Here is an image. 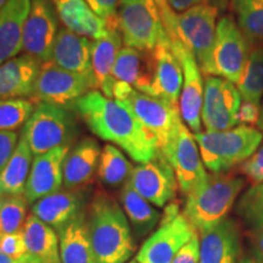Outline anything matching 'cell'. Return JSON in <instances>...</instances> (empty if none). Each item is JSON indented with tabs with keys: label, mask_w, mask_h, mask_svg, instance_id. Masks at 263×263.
Returning <instances> with one entry per match:
<instances>
[{
	"label": "cell",
	"mask_w": 263,
	"mask_h": 263,
	"mask_svg": "<svg viewBox=\"0 0 263 263\" xmlns=\"http://www.w3.org/2000/svg\"><path fill=\"white\" fill-rule=\"evenodd\" d=\"M87 127L100 139L116 144L136 162L145 163L160 155L157 140L120 101L93 89L73 105Z\"/></svg>",
	"instance_id": "cell-1"
},
{
	"label": "cell",
	"mask_w": 263,
	"mask_h": 263,
	"mask_svg": "<svg viewBox=\"0 0 263 263\" xmlns=\"http://www.w3.org/2000/svg\"><path fill=\"white\" fill-rule=\"evenodd\" d=\"M88 229L97 263H124L136 244L126 213L112 197L99 194L87 212Z\"/></svg>",
	"instance_id": "cell-2"
},
{
	"label": "cell",
	"mask_w": 263,
	"mask_h": 263,
	"mask_svg": "<svg viewBox=\"0 0 263 263\" xmlns=\"http://www.w3.org/2000/svg\"><path fill=\"white\" fill-rule=\"evenodd\" d=\"M244 179L232 173H213L189 195L183 215L196 232L206 233L224 221L244 186Z\"/></svg>",
	"instance_id": "cell-3"
},
{
	"label": "cell",
	"mask_w": 263,
	"mask_h": 263,
	"mask_svg": "<svg viewBox=\"0 0 263 263\" xmlns=\"http://www.w3.org/2000/svg\"><path fill=\"white\" fill-rule=\"evenodd\" d=\"M205 167L212 173H227L250 159L263 140V133L251 126H238L223 132L194 134Z\"/></svg>",
	"instance_id": "cell-4"
},
{
	"label": "cell",
	"mask_w": 263,
	"mask_h": 263,
	"mask_svg": "<svg viewBox=\"0 0 263 263\" xmlns=\"http://www.w3.org/2000/svg\"><path fill=\"white\" fill-rule=\"evenodd\" d=\"M112 98L124 105L147 133L155 138L159 143L160 153L183 121L179 105H173L161 98L141 93L123 82L116 81Z\"/></svg>",
	"instance_id": "cell-5"
},
{
	"label": "cell",
	"mask_w": 263,
	"mask_h": 263,
	"mask_svg": "<svg viewBox=\"0 0 263 263\" xmlns=\"http://www.w3.org/2000/svg\"><path fill=\"white\" fill-rule=\"evenodd\" d=\"M76 130L77 124L71 108L39 103L21 134L35 157L57 147L71 145Z\"/></svg>",
	"instance_id": "cell-6"
},
{
	"label": "cell",
	"mask_w": 263,
	"mask_h": 263,
	"mask_svg": "<svg viewBox=\"0 0 263 263\" xmlns=\"http://www.w3.org/2000/svg\"><path fill=\"white\" fill-rule=\"evenodd\" d=\"M116 20L124 47L154 50L168 37L155 0H120Z\"/></svg>",
	"instance_id": "cell-7"
},
{
	"label": "cell",
	"mask_w": 263,
	"mask_h": 263,
	"mask_svg": "<svg viewBox=\"0 0 263 263\" xmlns=\"http://www.w3.org/2000/svg\"><path fill=\"white\" fill-rule=\"evenodd\" d=\"M219 9L212 4L193 6L176 14L170 38H178L193 52L200 70L207 74L213 43L216 38V20Z\"/></svg>",
	"instance_id": "cell-8"
},
{
	"label": "cell",
	"mask_w": 263,
	"mask_h": 263,
	"mask_svg": "<svg viewBox=\"0 0 263 263\" xmlns=\"http://www.w3.org/2000/svg\"><path fill=\"white\" fill-rule=\"evenodd\" d=\"M197 234L177 203L166 207L159 229L145 240L138 254V263H171L178 252Z\"/></svg>",
	"instance_id": "cell-9"
},
{
	"label": "cell",
	"mask_w": 263,
	"mask_h": 263,
	"mask_svg": "<svg viewBox=\"0 0 263 263\" xmlns=\"http://www.w3.org/2000/svg\"><path fill=\"white\" fill-rule=\"evenodd\" d=\"M252 48L234 20L230 16H223L217 22L216 38L206 76H216L238 84Z\"/></svg>",
	"instance_id": "cell-10"
},
{
	"label": "cell",
	"mask_w": 263,
	"mask_h": 263,
	"mask_svg": "<svg viewBox=\"0 0 263 263\" xmlns=\"http://www.w3.org/2000/svg\"><path fill=\"white\" fill-rule=\"evenodd\" d=\"M93 89H97V85L91 76L62 70L48 61L42 64L33 99L39 103L72 108L77 100Z\"/></svg>",
	"instance_id": "cell-11"
},
{
	"label": "cell",
	"mask_w": 263,
	"mask_h": 263,
	"mask_svg": "<svg viewBox=\"0 0 263 263\" xmlns=\"http://www.w3.org/2000/svg\"><path fill=\"white\" fill-rule=\"evenodd\" d=\"M160 154L173 168L178 188L184 195L199 188L209 177L194 134L183 121Z\"/></svg>",
	"instance_id": "cell-12"
},
{
	"label": "cell",
	"mask_w": 263,
	"mask_h": 263,
	"mask_svg": "<svg viewBox=\"0 0 263 263\" xmlns=\"http://www.w3.org/2000/svg\"><path fill=\"white\" fill-rule=\"evenodd\" d=\"M241 95L232 82L206 76L201 121L207 132H223L238 124Z\"/></svg>",
	"instance_id": "cell-13"
},
{
	"label": "cell",
	"mask_w": 263,
	"mask_h": 263,
	"mask_svg": "<svg viewBox=\"0 0 263 263\" xmlns=\"http://www.w3.org/2000/svg\"><path fill=\"white\" fill-rule=\"evenodd\" d=\"M58 33L59 16L52 0H31L24 26L22 51L42 64L50 61Z\"/></svg>",
	"instance_id": "cell-14"
},
{
	"label": "cell",
	"mask_w": 263,
	"mask_h": 263,
	"mask_svg": "<svg viewBox=\"0 0 263 263\" xmlns=\"http://www.w3.org/2000/svg\"><path fill=\"white\" fill-rule=\"evenodd\" d=\"M172 50L182 65L183 87L179 98V111L183 122L194 134L201 132L203 89L201 70L196 59L178 38L171 39Z\"/></svg>",
	"instance_id": "cell-15"
},
{
	"label": "cell",
	"mask_w": 263,
	"mask_h": 263,
	"mask_svg": "<svg viewBox=\"0 0 263 263\" xmlns=\"http://www.w3.org/2000/svg\"><path fill=\"white\" fill-rule=\"evenodd\" d=\"M128 184L157 207L166 206L173 200L178 188L173 168L161 154L155 160L134 167Z\"/></svg>",
	"instance_id": "cell-16"
},
{
	"label": "cell",
	"mask_w": 263,
	"mask_h": 263,
	"mask_svg": "<svg viewBox=\"0 0 263 263\" xmlns=\"http://www.w3.org/2000/svg\"><path fill=\"white\" fill-rule=\"evenodd\" d=\"M71 145L57 147L33 159L31 172L26 184L25 196L29 203L59 192L64 184V161Z\"/></svg>",
	"instance_id": "cell-17"
},
{
	"label": "cell",
	"mask_w": 263,
	"mask_h": 263,
	"mask_svg": "<svg viewBox=\"0 0 263 263\" xmlns=\"http://www.w3.org/2000/svg\"><path fill=\"white\" fill-rule=\"evenodd\" d=\"M123 38L117 26V20L107 22V32L101 38L91 42V71L97 89L105 97L114 99L112 91L116 81L112 77L114 66L122 49Z\"/></svg>",
	"instance_id": "cell-18"
},
{
	"label": "cell",
	"mask_w": 263,
	"mask_h": 263,
	"mask_svg": "<svg viewBox=\"0 0 263 263\" xmlns=\"http://www.w3.org/2000/svg\"><path fill=\"white\" fill-rule=\"evenodd\" d=\"M156 74V58L154 50H139L123 47L114 66L115 81L129 84L141 93L151 95Z\"/></svg>",
	"instance_id": "cell-19"
},
{
	"label": "cell",
	"mask_w": 263,
	"mask_h": 263,
	"mask_svg": "<svg viewBox=\"0 0 263 263\" xmlns=\"http://www.w3.org/2000/svg\"><path fill=\"white\" fill-rule=\"evenodd\" d=\"M41 67L42 62L27 54L0 65V100L33 98Z\"/></svg>",
	"instance_id": "cell-20"
},
{
	"label": "cell",
	"mask_w": 263,
	"mask_h": 263,
	"mask_svg": "<svg viewBox=\"0 0 263 263\" xmlns=\"http://www.w3.org/2000/svg\"><path fill=\"white\" fill-rule=\"evenodd\" d=\"M84 193L80 189L59 190L32 205L31 213L59 232L84 211Z\"/></svg>",
	"instance_id": "cell-21"
},
{
	"label": "cell",
	"mask_w": 263,
	"mask_h": 263,
	"mask_svg": "<svg viewBox=\"0 0 263 263\" xmlns=\"http://www.w3.org/2000/svg\"><path fill=\"white\" fill-rule=\"evenodd\" d=\"M156 58V74L151 95L173 105H179L183 87L182 65L172 50L171 38L166 37L154 49Z\"/></svg>",
	"instance_id": "cell-22"
},
{
	"label": "cell",
	"mask_w": 263,
	"mask_h": 263,
	"mask_svg": "<svg viewBox=\"0 0 263 263\" xmlns=\"http://www.w3.org/2000/svg\"><path fill=\"white\" fill-rule=\"evenodd\" d=\"M50 61L62 70L93 77L91 41L65 27L60 28L52 48Z\"/></svg>",
	"instance_id": "cell-23"
},
{
	"label": "cell",
	"mask_w": 263,
	"mask_h": 263,
	"mask_svg": "<svg viewBox=\"0 0 263 263\" xmlns=\"http://www.w3.org/2000/svg\"><path fill=\"white\" fill-rule=\"evenodd\" d=\"M239 254V230L233 219L226 218L201 234L199 263H238Z\"/></svg>",
	"instance_id": "cell-24"
},
{
	"label": "cell",
	"mask_w": 263,
	"mask_h": 263,
	"mask_svg": "<svg viewBox=\"0 0 263 263\" xmlns=\"http://www.w3.org/2000/svg\"><path fill=\"white\" fill-rule=\"evenodd\" d=\"M31 0H9L0 10V65L22 51L24 26Z\"/></svg>",
	"instance_id": "cell-25"
},
{
	"label": "cell",
	"mask_w": 263,
	"mask_h": 263,
	"mask_svg": "<svg viewBox=\"0 0 263 263\" xmlns=\"http://www.w3.org/2000/svg\"><path fill=\"white\" fill-rule=\"evenodd\" d=\"M101 150L93 138H84L68 151L64 161V185L78 189L89 183L98 168Z\"/></svg>",
	"instance_id": "cell-26"
},
{
	"label": "cell",
	"mask_w": 263,
	"mask_h": 263,
	"mask_svg": "<svg viewBox=\"0 0 263 263\" xmlns=\"http://www.w3.org/2000/svg\"><path fill=\"white\" fill-rule=\"evenodd\" d=\"M65 28L91 38H101L107 32V21L95 14L85 0H52Z\"/></svg>",
	"instance_id": "cell-27"
},
{
	"label": "cell",
	"mask_w": 263,
	"mask_h": 263,
	"mask_svg": "<svg viewBox=\"0 0 263 263\" xmlns=\"http://www.w3.org/2000/svg\"><path fill=\"white\" fill-rule=\"evenodd\" d=\"M58 234L61 263H97L88 229L87 212L80 213L68 224L62 227Z\"/></svg>",
	"instance_id": "cell-28"
},
{
	"label": "cell",
	"mask_w": 263,
	"mask_h": 263,
	"mask_svg": "<svg viewBox=\"0 0 263 263\" xmlns=\"http://www.w3.org/2000/svg\"><path fill=\"white\" fill-rule=\"evenodd\" d=\"M22 233L27 254L43 263H61L60 240L54 228L31 213L27 217Z\"/></svg>",
	"instance_id": "cell-29"
},
{
	"label": "cell",
	"mask_w": 263,
	"mask_h": 263,
	"mask_svg": "<svg viewBox=\"0 0 263 263\" xmlns=\"http://www.w3.org/2000/svg\"><path fill=\"white\" fill-rule=\"evenodd\" d=\"M32 162L33 154L21 134L14 155L0 172V196L25 194Z\"/></svg>",
	"instance_id": "cell-30"
},
{
	"label": "cell",
	"mask_w": 263,
	"mask_h": 263,
	"mask_svg": "<svg viewBox=\"0 0 263 263\" xmlns=\"http://www.w3.org/2000/svg\"><path fill=\"white\" fill-rule=\"evenodd\" d=\"M120 201L138 238H143L153 232L161 218L160 212L132 188L128 182L121 190Z\"/></svg>",
	"instance_id": "cell-31"
},
{
	"label": "cell",
	"mask_w": 263,
	"mask_h": 263,
	"mask_svg": "<svg viewBox=\"0 0 263 263\" xmlns=\"http://www.w3.org/2000/svg\"><path fill=\"white\" fill-rule=\"evenodd\" d=\"M235 22L251 44H263V0H233Z\"/></svg>",
	"instance_id": "cell-32"
},
{
	"label": "cell",
	"mask_w": 263,
	"mask_h": 263,
	"mask_svg": "<svg viewBox=\"0 0 263 263\" xmlns=\"http://www.w3.org/2000/svg\"><path fill=\"white\" fill-rule=\"evenodd\" d=\"M134 167L123 155L122 151L115 145L107 144L101 151L98 164V177L108 186H118L126 184Z\"/></svg>",
	"instance_id": "cell-33"
},
{
	"label": "cell",
	"mask_w": 263,
	"mask_h": 263,
	"mask_svg": "<svg viewBox=\"0 0 263 263\" xmlns=\"http://www.w3.org/2000/svg\"><path fill=\"white\" fill-rule=\"evenodd\" d=\"M236 85L245 101L259 105L263 97V44L252 48L239 83Z\"/></svg>",
	"instance_id": "cell-34"
},
{
	"label": "cell",
	"mask_w": 263,
	"mask_h": 263,
	"mask_svg": "<svg viewBox=\"0 0 263 263\" xmlns=\"http://www.w3.org/2000/svg\"><path fill=\"white\" fill-rule=\"evenodd\" d=\"M28 203L25 194L0 196V234H12L24 230L28 217Z\"/></svg>",
	"instance_id": "cell-35"
},
{
	"label": "cell",
	"mask_w": 263,
	"mask_h": 263,
	"mask_svg": "<svg viewBox=\"0 0 263 263\" xmlns=\"http://www.w3.org/2000/svg\"><path fill=\"white\" fill-rule=\"evenodd\" d=\"M34 101L27 99L0 100V132H15L25 126L34 112Z\"/></svg>",
	"instance_id": "cell-36"
},
{
	"label": "cell",
	"mask_w": 263,
	"mask_h": 263,
	"mask_svg": "<svg viewBox=\"0 0 263 263\" xmlns=\"http://www.w3.org/2000/svg\"><path fill=\"white\" fill-rule=\"evenodd\" d=\"M236 213L251 229H263V182L252 185L240 197Z\"/></svg>",
	"instance_id": "cell-37"
},
{
	"label": "cell",
	"mask_w": 263,
	"mask_h": 263,
	"mask_svg": "<svg viewBox=\"0 0 263 263\" xmlns=\"http://www.w3.org/2000/svg\"><path fill=\"white\" fill-rule=\"evenodd\" d=\"M0 252L14 259H20L27 254L24 233H12L0 236Z\"/></svg>",
	"instance_id": "cell-38"
},
{
	"label": "cell",
	"mask_w": 263,
	"mask_h": 263,
	"mask_svg": "<svg viewBox=\"0 0 263 263\" xmlns=\"http://www.w3.org/2000/svg\"><path fill=\"white\" fill-rule=\"evenodd\" d=\"M240 172L250 183L259 184L263 182V145L240 166Z\"/></svg>",
	"instance_id": "cell-39"
},
{
	"label": "cell",
	"mask_w": 263,
	"mask_h": 263,
	"mask_svg": "<svg viewBox=\"0 0 263 263\" xmlns=\"http://www.w3.org/2000/svg\"><path fill=\"white\" fill-rule=\"evenodd\" d=\"M18 140L20 137L16 132H0V172L14 155Z\"/></svg>",
	"instance_id": "cell-40"
},
{
	"label": "cell",
	"mask_w": 263,
	"mask_h": 263,
	"mask_svg": "<svg viewBox=\"0 0 263 263\" xmlns=\"http://www.w3.org/2000/svg\"><path fill=\"white\" fill-rule=\"evenodd\" d=\"M90 9L99 17L105 21H112L116 18L120 0H85Z\"/></svg>",
	"instance_id": "cell-41"
},
{
	"label": "cell",
	"mask_w": 263,
	"mask_h": 263,
	"mask_svg": "<svg viewBox=\"0 0 263 263\" xmlns=\"http://www.w3.org/2000/svg\"><path fill=\"white\" fill-rule=\"evenodd\" d=\"M200 261V239L195 235L184 248L178 252L171 263H199Z\"/></svg>",
	"instance_id": "cell-42"
},
{
	"label": "cell",
	"mask_w": 263,
	"mask_h": 263,
	"mask_svg": "<svg viewBox=\"0 0 263 263\" xmlns=\"http://www.w3.org/2000/svg\"><path fill=\"white\" fill-rule=\"evenodd\" d=\"M259 116H261L259 105L251 103V101H242L238 112V122L241 123V126L258 124Z\"/></svg>",
	"instance_id": "cell-43"
},
{
	"label": "cell",
	"mask_w": 263,
	"mask_h": 263,
	"mask_svg": "<svg viewBox=\"0 0 263 263\" xmlns=\"http://www.w3.org/2000/svg\"><path fill=\"white\" fill-rule=\"evenodd\" d=\"M167 3L174 12H183L196 5L212 4L213 0H167Z\"/></svg>",
	"instance_id": "cell-44"
},
{
	"label": "cell",
	"mask_w": 263,
	"mask_h": 263,
	"mask_svg": "<svg viewBox=\"0 0 263 263\" xmlns=\"http://www.w3.org/2000/svg\"><path fill=\"white\" fill-rule=\"evenodd\" d=\"M155 2H156L157 6H159L160 14H161V17H162L164 28L170 27V26L172 25L174 16H176V12H174L173 10L170 8L167 0H155Z\"/></svg>",
	"instance_id": "cell-45"
},
{
	"label": "cell",
	"mask_w": 263,
	"mask_h": 263,
	"mask_svg": "<svg viewBox=\"0 0 263 263\" xmlns=\"http://www.w3.org/2000/svg\"><path fill=\"white\" fill-rule=\"evenodd\" d=\"M238 263H263V256L259 254L258 250H255L241 256Z\"/></svg>",
	"instance_id": "cell-46"
},
{
	"label": "cell",
	"mask_w": 263,
	"mask_h": 263,
	"mask_svg": "<svg viewBox=\"0 0 263 263\" xmlns=\"http://www.w3.org/2000/svg\"><path fill=\"white\" fill-rule=\"evenodd\" d=\"M17 263H43L42 261H39L35 257H33L32 255L26 254L25 256H22L21 258L17 259Z\"/></svg>",
	"instance_id": "cell-47"
},
{
	"label": "cell",
	"mask_w": 263,
	"mask_h": 263,
	"mask_svg": "<svg viewBox=\"0 0 263 263\" xmlns=\"http://www.w3.org/2000/svg\"><path fill=\"white\" fill-rule=\"evenodd\" d=\"M0 263H17V259H14L0 252Z\"/></svg>",
	"instance_id": "cell-48"
},
{
	"label": "cell",
	"mask_w": 263,
	"mask_h": 263,
	"mask_svg": "<svg viewBox=\"0 0 263 263\" xmlns=\"http://www.w3.org/2000/svg\"><path fill=\"white\" fill-rule=\"evenodd\" d=\"M258 129L263 133V100L261 104V116H259V121H258Z\"/></svg>",
	"instance_id": "cell-49"
},
{
	"label": "cell",
	"mask_w": 263,
	"mask_h": 263,
	"mask_svg": "<svg viewBox=\"0 0 263 263\" xmlns=\"http://www.w3.org/2000/svg\"><path fill=\"white\" fill-rule=\"evenodd\" d=\"M226 3H227V0H213L212 5H215V6H217V8L219 9V8H221V6H224Z\"/></svg>",
	"instance_id": "cell-50"
},
{
	"label": "cell",
	"mask_w": 263,
	"mask_h": 263,
	"mask_svg": "<svg viewBox=\"0 0 263 263\" xmlns=\"http://www.w3.org/2000/svg\"><path fill=\"white\" fill-rule=\"evenodd\" d=\"M258 251H259V254L263 256V233L258 239Z\"/></svg>",
	"instance_id": "cell-51"
},
{
	"label": "cell",
	"mask_w": 263,
	"mask_h": 263,
	"mask_svg": "<svg viewBox=\"0 0 263 263\" xmlns=\"http://www.w3.org/2000/svg\"><path fill=\"white\" fill-rule=\"evenodd\" d=\"M9 0H0V10H2L4 6L6 5V3H8Z\"/></svg>",
	"instance_id": "cell-52"
},
{
	"label": "cell",
	"mask_w": 263,
	"mask_h": 263,
	"mask_svg": "<svg viewBox=\"0 0 263 263\" xmlns=\"http://www.w3.org/2000/svg\"><path fill=\"white\" fill-rule=\"evenodd\" d=\"M129 263H138V262L136 261V259H134V261H132V262H129Z\"/></svg>",
	"instance_id": "cell-53"
},
{
	"label": "cell",
	"mask_w": 263,
	"mask_h": 263,
	"mask_svg": "<svg viewBox=\"0 0 263 263\" xmlns=\"http://www.w3.org/2000/svg\"><path fill=\"white\" fill-rule=\"evenodd\" d=\"M0 236H2V234H0Z\"/></svg>",
	"instance_id": "cell-54"
}]
</instances>
